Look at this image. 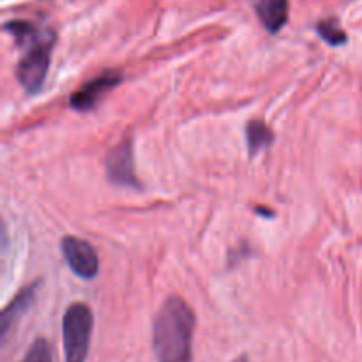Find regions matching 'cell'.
<instances>
[{
  "instance_id": "cell-2",
  "label": "cell",
  "mask_w": 362,
  "mask_h": 362,
  "mask_svg": "<svg viewBox=\"0 0 362 362\" xmlns=\"http://www.w3.org/2000/svg\"><path fill=\"white\" fill-rule=\"evenodd\" d=\"M55 45V35L52 30H45L41 37L28 45L27 53L16 66V80L27 94L34 95L42 88L52 59V49Z\"/></svg>"
},
{
  "instance_id": "cell-6",
  "label": "cell",
  "mask_w": 362,
  "mask_h": 362,
  "mask_svg": "<svg viewBox=\"0 0 362 362\" xmlns=\"http://www.w3.org/2000/svg\"><path fill=\"white\" fill-rule=\"evenodd\" d=\"M106 175L113 184L126 187H140L134 173V156L131 140H124L106 156Z\"/></svg>"
},
{
  "instance_id": "cell-1",
  "label": "cell",
  "mask_w": 362,
  "mask_h": 362,
  "mask_svg": "<svg viewBox=\"0 0 362 362\" xmlns=\"http://www.w3.org/2000/svg\"><path fill=\"white\" fill-rule=\"evenodd\" d=\"M197 317L186 300L172 296L154 318L152 345L158 362H191Z\"/></svg>"
},
{
  "instance_id": "cell-7",
  "label": "cell",
  "mask_w": 362,
  "mask_h": 362,
  "mask_svg": "<svg viewBox=\"0 0 362 362\" xmlns=\"http://www.w3.org/2000/svg\"><path fill=\"white\" fill-rule=\"evenodd\" d=\"M258 20L269 34H278L288 20V0H251Z\"/></svg>"
},
{
  "instance_id": "cell-3",
  "label": "cell",
  "mask_w": 362,
  "mask_h": 362,
  "mask_svg": "<svg viewBox=\"0 0 362 362\" xmlns=\"http://www.w3.org/2000/svg\"><path fill=\"white\" fill-rule=\"evenodd\" d=\"M94 317L87 304L74 303L67 308L62 320V338L66 362H85L90 346Z\"/></svg>"
},
{
  "instance_id": "cell-4",
  "label": "cell",
  "mask_w": 362,
  "mask_h": 362,
  "mask_svg": "<svg viewBox=\"0 0 362 362\" xmlns=\"http://www.w3.org/2000/svg\"><path fill=\"white\" fill-rule=\"evenodd\" d=\"M64 258L71 271L81 279H94L99 272V260L95 250L83 239L78 237H64L60 243Z\"/></svg>"
},
{
  "instance_id": "cell-8",
  "label": "cell",
  "mask_w": 362,
  "mask_h": 362,
  "mask_svg": "<svg viewBox=\"0 0 362 362\" xmlns=\"http://www.w3.org/2000/svg\"><path fill=\"white\" fill-rule=\"evenodd\" d=\"M39 285H41V283L35 281V283H32L30 286H27V288L21 290V292L18 293L16 297H14L13 303H11L9 306L6 308V310H4V313H2V338H6L7 331L13 327L14 322H16L18 318L21 317V315L27 313V310L30 308V304L34 303L35 292H37Z\"/></svg>"
},
{
  "instance_id": "cell-11",
  "label": "cell",
  "mask_w": 362,
  "mask_h": 362,
  "mask_svg": "<svg viewBox=\"0 0 362 362\" xmlns=\"http://www.w3.org/2000/svg\"><path fill=\"white\" fill-rule=\"evenodd\" d=\"M21 362H53L52 349H49L48 341L42 338L35 339Z\"/></svg>"
},
{
  "instance_id": "cell-10",
  "label": "cell",
  "mask_w": 362,
  "mask_h": 362,
  "mask_svg": "<svg viewBox=\"0 0 362 362\" xmlns=\"http://www.w3.org/2000/svg\"><path fill=\"white\" fill-rule=\"evenodd\" d=\"M317 32L327 45L341 46L346 42V34L341 30L336 20H325L317 25Z\"/></svg>"
},
{
  "instance_id": "cell-5",
  "label": "cell",
  "mask_w": 362,
  "mask_h": 362,
  "mask_svg": "<svg viewBox=\"0 0 362 362\" xmlns=\"http://www.w3.org/2000/svg\"><path fill=\"white\" fill-rule=\"evenodd\" d=\"M122 81V73L119 71H105L103 74H99L94 80L87 81V83L81 85L76 92H73L69 99L71 108L76 110V112H90L95 106L101 103V99L112 90L113 87Z\"/></svg>"
},
{
  "instance_id": "cell-9",
  "label": "cell",
  "mask_w": 362,
  "mask_h": 362,
  "mask_svg": "<svg viewBox=\"0 0 362 362\" xmlns=\"http://www.w3.org/2000/svg\"><path fill=\"white\" fill-rule=\"evenodd\" d=\"M246 140L247 148H250V156L255 158L260 151L271 147L272 140H274V133L262 120H250L246 126Z\"/></svg>"
},
{
  "instance_id": "cell-12",
  "label": "cell",
  "mask_w": 362,
  "mask_h": 362,
  "mask_svg": "<svg viewBox=\"0 0 362 362\" xmlns=\"http://www.w3.org/2000/svg\"><path fill=\"white\" fill-rule=\"evenodd\" d=\"M233 362H250V359H247L246 356H240V357H237V359Z\"/></svg>"
}]
</instances>
